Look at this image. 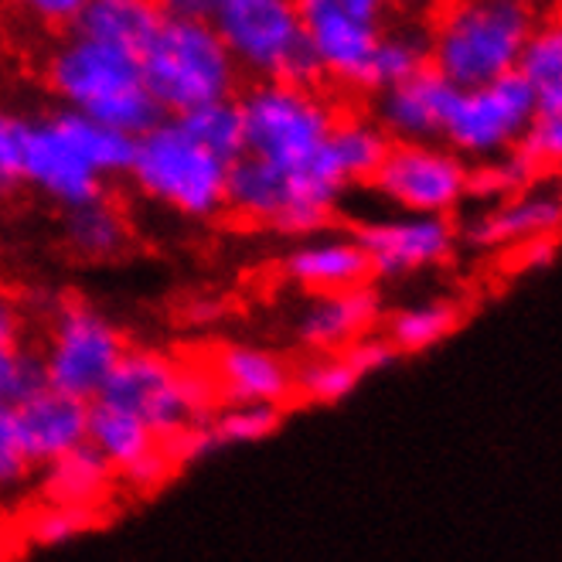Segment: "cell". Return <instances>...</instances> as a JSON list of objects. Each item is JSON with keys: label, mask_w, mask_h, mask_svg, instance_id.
Instances as JSON below:
<instances>
[{"label": "cell", "mask_w": 562, "mask_h": 562, "mask_svg": "<svg viewBox=\"0 0 562 562\" xmlns=\"http://www.w3.org/2000/svg\"><path fill=\"white\" fill-rule=\"evenodd\" d=\"M385 321V301L375 283L317 293L293 314V338L307 355H335L379 335Z\"/></svg>", "instance_id": "cell-16"}, {"label": "cell", "mask_w": 562, "mask_h": 562, "mask_svg": "<svg viewBox=\"0 0 562 562\" xmlns=\"http://www.w3.org/2000/svg\"><path fill=\"white\" fill-rule=\"evenodd\" d=\"M345 194L348 191L327 175L321 157L304 171H283L243 154L236 164H228L225 212L246 225L273 228L290 239H307L327 233Z\"/></svg>", "instance_id": "cell-4"}, {"label": "cell", "mask_w": 562, "mask_h": 562, "mask_svg": "<svg viewBox=\"0 0 562 562\" xmlns=\"http://www.w3.org/2000/svg\"><path fill=\"white\" fill-rule=\"evenodd\" d=\"M21 184L48 198L61 212H72L103 198V178L72 150V144L58 134L52 116L27 120L24 157H21Z\"/></svg>", "instance_id": "cell-15"}, {"label": "cell", "mask_w": 562, "mask_h": 562, "mask_svg": "<svg viewBox=\"0 0 562 562\" xmlns=\"http://www.w3.org/2000/svg\"><path fill=\"white\" fill-rule=\"evenodd\" d=\"M366 4H372V8H379V11H385V8H389V0H366Z\"/></svg>", "instance_id": "cell-44"}, {"label": "cell", "mask_w": 562, "mask_h": 562, "mask_svg": "<svg viewBox=\"0 0 562 562\" xmlns=\"http://www.w3.org/2000/svg\"><path fill=\"white\" fill-rule=\"evenodd\" d=\"M106 508H76V505H42L24 525V539L38 549H58L82 539L103 525Z\"/></svg>", "instance_id": "cell-34"}, {"label": "cell", "mask_w": 562, "mask_h": 562, "mask_svg": "<svg viewBox=\"0 0 562 562\" xmlns=\"http://www.w3.org/2000/svg\"><path fill=\"white\" fill-rule=\"evenodd\" d=\"M355 239L369 259L372 280H409L429 270H440L460 246L453 218L406 212L361 222L355 228Z\"/></svg>", "instance_id": "cell-12"}, {"label": "cell", "mask_w": 562, "mask_h": 562, "mask_svg": "<svg viewBox=\"0 0 562 562\" xmlns=\"http://www.w3.org/2000/svg\"><path fill=\"white\" fill-rule=\"evenodd\" d=\"M61 236H65V246H69L79 259L106 262V259H116L130 246V222L103 194L89 205L65 212Z\"/></svg>", "instance_id": "cell-28"}, {"label": "cell", "mask_w": 562, "mask_h": 562, "mask_svg": "<svg viewBox=\"0 0 562 562\" xmlns=\"http://www.w3.org/2000/svg\"><path fill=\"white\" fill-rule=\"evenodd\" d=\"M160 21L164 14L157 0H89L72 31L89 42L140 55L157 35Z\"/></svg>", "instance_id": "cell-23"}, {"label": "cell", "mask_w": 562, "mask_h": 562, "mask_svg": "<svg viewBox=\"0 0 562 562\" xmlns=\"http://www.w3.org/2000/svg\"><path fill=\"white\" fill-rule=\"evenodd\" d=\"M31 474V464L24 460L18 426H14V406L0 403V494L18 491Z\"/></svg>", "instance_id": "cell-38"}, {"label": "cell", "mask_w": 562, "mask_h": 562, "mask_svg": "<svg viewBox=\"0 0 562 562\" xmlns=\"http://www.w3.org/2000/svg\"><path fill=\"white\" fill-rule=\"evenodd\" d=\"M222 0H157V8L164 18H194V21H209Z\"/></svg>", "instance_id": "cell-42"}, {"label": "cell", "mask_w": 562, "mask_h": 562, "mask_svg": "<svg viewBox=\"0 0 562 562\" xmlns=\"http://www.w3.org/2000/svg\"><path fill=\"white\" fill-rule=\"evenodd\" d=\"M52 123L103 181L106 178H126L130 164H134L137 137H130V134H123V130H113L99 120H89L82 113H72V110H58L52 116Z\"/></svg>", "instance_id": "cell-27"}, {"label": "cell", "mask_w": 562, "mask_h": 562, "mask_svg": "<svg viewBox=\"0 0 562 562\" xmlns=\"http://www.w3.org/2000/svg\"><path fill=\"white\" fill-rule=\"evenodd\" d=\"M502 259H505V273H512V277L549 270L552 262L559 259V236L536 239V243H525L518 249H508V252H502Z\"/></svg>", "instance_id": "cell-39"}, {"label": "cell", "mask_w": 562, "mask_h": 562, "mask_svg": "<svg viewBox=\"0 0 562 562\" xmlns=\"http://www.w3.org/2000/svg\"><path fill=\"white\" fill-rule=\"evenodd\" d=\"M42 505H76V508H106L120 477L89 443L58 457L55 464L38 471Z\"/></svg>", "instance_id": "cell-22"}, {"label": "cell", "mask_w": 562, "mask_h": 562, "mask_svg": "<svg viewBox=\"0 0 562 562\" xmlns=\"http://www.w3.org/2000/svg\"><path fill=\"white\" fill-rule=\"evenodd\" d=\"M45 389L42 358L35 348H0V403H21Z\"/></svg>", "instance_id": "cell-35"}, {"label": "cell", "mask_w": 562, "mask_h": 562, "mask_svg": "<svg viewBox=\"0 0 562 562\" xmlns=\"http://www.w3.org/2000/svg\"><path fill=\"white\" fill-rule=\"evenodd\" d=\"M385 341L395 355H419L453 338L464 324V307L453 296H426V301L406 304L395 314H385Z\"/></svg>", "instance_id": "cell-25"}, {"label": "cell", "mask_w": 562, "mask_h": 562, "mask_svg": "<svg viewBox=\"0 0 562 562\" xmlns=\"http://www.w3.org/2000/svg\"><path fill=\"white\" fill-rule=\"evenodd\" d=\"M184 314H188V317H184L188 324H212V321H218L222 304H218V301H209V296H198V301L188 304Z\"/></svg>", "instance_id": "cell-43"}, {"label": "cell", "mask_w": 562, "mask_h": 562, "mask_svg": "<svg viewBox=\"0 0 562 562\" xmlns=\"http://www.w3.org/2000/svg\"><path fill=\"white\" fill-rule=\"evenodd\" d=\"M536 181H542V175L528 164L518 150H508L494 160L484 164H471V194L468 205H491L502 202L508 194H518L525 188H532Z\"/></svg>", "instance_id": "cell-33"}, {"label": "cell", "mask_w": 562, "mask_h": 562, "mask_svg": "<svg viewBox=\"0 0 562 562\" xmlns=\"http://www.w3.org/2000/svg\"><path fill=\"white\" fill-rule=\"evenodd\" d=\"M99 400L134 413L160 443L205 423L222 406L209 369L154 348H126Z\"/></svg>", "instance_id": "cell-6"}, {"label": "cell", "mask_w": 562, "mask_h": 562, "mask_svg": "<svg viewBox=\"0 0 562 562\" xmlns=\"http://www.w3.org/2000/svg\"><path fill=\"white\" fill-rule=\"evenodd\" d=\"M369 188L392 212L453 218L468 205L471 164L447 144H389Z\"/></svg>", "instance_id": "cell-10"}, {"label": "cell", "mask_w": 562, "mask_h": 562, "mask_svg": "<svg viewBox=\"0 0 562 562\" xmlns=\"http://www.w3.org/2000/svg\"><path fill=\"white\" fill-rule=\"evenodd\" d=\"M366 382L361 369L348 351L335 355H307L301 366H293V392L296 400L314 406H335Z\"/></svg>", "instance_id": "cell-30"}, {"label": "cell", "mask_w": 562, "mask_h": 562, "mask_svg": "<svg viewBox=\"0 0 562 562\" xmlns=\"http://www.w3.org/2000/svg\"><path fill=\"white\" fill-rule=\"evenodd\" d=\"M515 4H525V8H536L539 0H515Z\"/></svg>", "instance_id": "cell-45"}, {"label": "cell", "mask_w": 562, "mask_h": 562, "mask_svg": "<svg viewBox=\"0 0 562 562\" xmlns=\"http://www.w3.org/2000/svg\"><path fill=\"white\" fill-rule=\"evenodd\" d=\"M457 89L437 76L434 69H423L406 82H395L372 95V120L392 144H434L443 137V123L453 106Z\"/></svg>", "instance_id": "cell-17"}, {"label": "cell", "mask_w": 562, "mask_h": 562, "mask_svg": "<svg viewBox=\"0 0 562 562\" xmlns=\"http://www.w3.org/2000/svg\"><path fill=\"white\" fill-rule=\"evenodd\" d=\"M532 116H536V99L528 92V86L512 72L487 86L457 92L443 123L440 144H447L468 164H484L515 150Z\"/></svg>", "instance_id": "cell-11"}, {"label": "cell", "mask_w": 562, "mask_h": 562, "mask_svg": "<svg viewBox=\"0 0 562 562\" xmlns=\"http://www.w3.org/2000/svg\"><path fill=\"white\" fill-rule=\"evenodd\" d=\"M209 434L215 450L225 447H249L273 437L283 426V409L277 406H249V403H222L209 419Z\"/></svg>", "instance_id": "cell-32"}, {"label": "cell", "mask_w": 562, "mask_h": 562, "mask_svg": "<svg viewBox=\"0 0 562 562\" xmlns=\"http://www.w3.org/2000/svg\"><path fill=\"white\" fill-rule=\"evenodd\" d=\"M11 4L45 27H76L79 14L86 11L89 0H11Z\"/></svg>", "instance_id": "cell-40"}, {"label": "cell", "mask_w": 562, "mask_h": 562, "mask_svg": "<svg viewBox=\"0 0 562 562\" xmlns=\"http://www.w3.org/2000/svg\"><path fill=\"white\" fill-rule=\"evenodd\" d=\"M86 443L106 460L116 477H126L134 468H140L150 453L160 450V440L134 413H126L103 400L89 403Z\"/></svg>", "instance_id": "cell-24"}, {"label": "cell", "mask_w": 562, "mask_h": 562, "mask_svg": "<svg viewBox=\"0 0 562 562\" xmlns=\"http://www.w3.org/2000/svg\"><path fill=\"white\" fill-rule=\"evenodd\" d=\"M209 21L239 76L293 86L321 82L296 0H222Z\"/></svg>", "instance_id": "cell-7"}, {"label": "cell", "mask_w": 562, "mask_h": 562, "mask_svg": "<svg viewBox=\"0 0 562 562\" xmlns=\"http://www.w3.org/2000/svg\"><path fill=\"white\" fill-rule=\"evenodd\" d=\"M144 86L160 116H188L209 103L239 95V69L225 52L212 21L164 18L140 52Z\"/></svg>", "instance_id": "cell-3"}, {"label": "cell", "mask_w": 562, "mask_h": 562, "mask_svg": "<svg viewBox=\"0 0 562 562\" xmlns=\"http://www.w3.org/2000/svg\"><path fill=\"white\" fill-rule=\"evenodd\" d=\"M296 8L321 79L361 89L385 11L366 0H296Z\"/></svg>", "instance_id": "cell-13"}, {"label": "cell", "mask_w": 562, "mask_h": 562, "mask_svg": "<svg viewBox=\"0 0 562 562\" xmlns=\"http://www.w3.org/2000/svg\"><path fill=\"white\" fill-rule=\"evenodd\" d=\"M218 403H249V406H277L286 409L296 392H293V366L256 345H225L212 369H209Z\"/></svg>", "instance_id": "cell-19"}, {"label": "cell", "mask_w": 562, "mask_h": 562, "mask_svg": "<svg viewBox=\"0 0 562 562\" xmlns=\"http://www.w3.org/2000/svg\"><path fill=\"white\" fill-rule=\"evenodd\" d=\"M515 76L532 92L539 116H562V27L555 18L536 21L518 55Z\"/></svg>", "instance_id": "cell-26"}, {"label": "cell", "mask_w": 562, "mask_h": 562, "mask_svg": "<svg viewBox=\"0 0 562 562\" xmlns=\"http://www.w3.org/2000/svg\"><path fill=\"white\" fill-rule=\"evenodd\" d=\"M147 202L191 222H212L225 215L228 164L198 144L181 120L160 116L137 137L134 164L126 171Z\"/></svg>", "instance_id": "cell-5"}, {"label": "cell", "mask_w": 562, "mask_h": 562, "mask_svg": "<svg viewBox=\"0 0 562 562\" xmlns=\"http://www.w3.org/2000/svg\"><path fill=\"white\" fill-rule=\"evenodd\" d=\"M178 474V468L171 464V457L164 453V447L157 450V453H150L140 468H134L126 477H120L130 491H137V494H150V491H157V487H164L171 477Z\"/></svg>", "instance_id": "cell-41"}, {"label": "cell", "mask_w": 562, "mask_h": 562, "mask_svg": "<svg viewBox=\"0 0 562 562\" xmlns=\"http://www.w3.org/2000/svg\"><path fill=\"white\" fill-rule=\"evenodd\" d=\"M27 120L0 106V198L21 188V157H24Z\"/></svg>", "instance_id": "cell-37"}, {"label": "cell", "mask_w": 562, "mask_h": 562, "mask_svg": "<svg viewBox=\"0 0 562 562\" xmlns=\"http://www.w3.org/2000/svg\"><path fill=\"white\" fill-rule=\"evenodd\" d=\"M536 21V8L515 0H443L426 27L429 69L457 92L505 79L515 72Z\"/></svg>", "instance_id": "cell-1"}, {"label": "cell", "mask_w": 562, "mask_h": 562, "mask_svg": "<svg viewBox=\"0 0 562 562\" xmlns=\"http://www.w3.org/2000/svg\"><path fill=\"white\" fill-rule=\"evenodd\" d=\"M126 348L123 330L106 311L89 301H61L52 314L45 348H38L45 389L95 403Z\"/></svg>", "instance_id": "cell-9"}, {"label": "cell", "mask_w": 562, "mask_h": 562, "mask_svg": "<svg viewBox=\"0 0 562 562\" xmlns=\"http://www.w3.org/2000/svg\"><path fill=\"white\" fill-rule=\"evenodd\" d=\"M562 198L555 184L536 181L502 202L477 205L464 222H457V239L474 252H508L525 243L559 236Z\"/></svg>", "instance_id": "cell-14"}, {"label": "cell", "mask_w": 562, "mask_h": 562, "mask_svg": "<svg viewBox=\"0 0 562 562\" xmlns=\"http://www.w3.org/2000/svg\"><path fill=\"white\" fill-rule=\"evenodd\" d=\"M515 150L532 164L542 178L549 171H555V164L562 157V116H539L536 113Z\"/></svg>", "instance_id": "cell-36"}, {"label": "cell", "mask_w": 562, "mask_h": 562, "mask_svg": "<svg viewBox=\"0 0 562 562\" xmlns=\"http://www.w3.org/2000/svg\"><path fill=\"white\" fill-rule=\"evenodd\" d=\"M188 134L202 144L209 154H215L225 164H236L246 154V134H243V113L236 99H222L202 110H191L188 116H178Z\"/></svg>", "instance_id": "cell-31"}, {"label": "cell", "mask_w": 562, "mask_h": 562, "mask_svg": "<svg viewBox=\"0 0 562 562\" xmlns=\"http://www.w3.org/2000/svg\"><path fill=\"white\" fill-rule=\"evenodd\" d=\"M45 82L61 110L82 113L130 137H140L160 120L154 99L144 86L140 55L65 35L45 55Z\"/></svg>", "instance_id": "cell-2"}, {"label": "cell", "mask_w": 562, "mask_h": 562, "mask_svg": "<svg viewBox=\"0 0 562 562\" xmlns=\"http://www.w3.org/2000/svg\"><path fill=\"white\" fill-rule=\"evenodd\" d=\"M429 69V38L423 24H395L382 27L379 42L369 55L366 76H361V89H369L372 95L406 82L409 76Z\"/></svg>", "instance_id": "cell-29"}, {"label": "cell", "mask_w": 562, "mask_h": 562, "mask_svg": "<svg viewBox=\"0 0 562 562\" xmlns=\"http://www.w3.org/2000/svg\"><path fill=\"white\" fill-rule=\"evenodd\" d=\"M389 137L369 113H338L335 126L321 147V164L345 191L369 184L389 150Z\"/></svg>", "instance_id": "cell-21"}, {"label": "cell", "mask_w": 562, "mask_h": 562, "mask_svg": "<svg viewBox=\"0 0 562 562\" xmlns=\"http://www.w3.org/2000/svg\"><path fill=\"white\" fill-rule=\"evenodd\" d=\"M243 113L246 154L283 171H304L338 120V110L317 86L252 82L236 95Z\"/></svg>", "instance_id": "cell-8"}, {"label": "cell", "mask_w": 562, "mask_h": 562, "mask_svg": "<svg viewBox=\"0 0 562 562\" xmlns=\"http://www.w3.org/2000/svg\"><path fill=\"white\" fill-rule=\"evenodd\" d=\"M14 426L31 471H42L86 443L89 403L69 400V395L52 389H38L35 395L14 403Z\"/></svg>", "instance_id": "cell-18"}, {"label": "cell", "mask_w": 562, "mask_h": 562, "mask_svg": "<svg viewBox=\"0 0 562 562\" xmlns=\"http://www.w3.org/2000/svg\"><path fill=\"white\" fill-rule=\"evenodd\" d=\"M280 270L286 283L301 286L307 296L372 283L369 259L361 252L358 239L341 233H317L307 239H296L293 249L283 256Z\"/></svg>", "instance_id": "cell-20"}]
</instances>
